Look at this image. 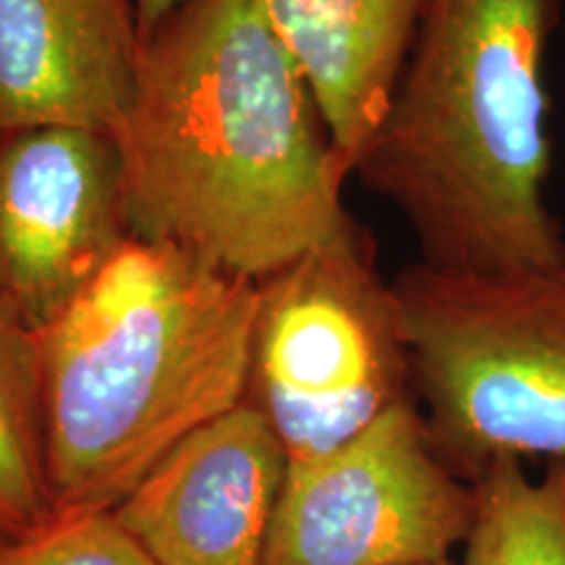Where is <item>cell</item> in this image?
Returning <instances> with one entry per match:
<instances>
[{"instance_id": "cell-10", "label": "cell", "mask_w": 565, "mask_h": 565, "mask_svg": "<svg viewBox=\"0 0 565 565\" xmlns=\"http://www.w3.org/2000/svg\"><path fill=\"white\" fill-rule=\"evenodd\" d=\"M353 173L383 121L427 0H254Z\"/></svg>"}, {"instance_id": "cell-6", "label": "cell", "mask_w": 565, "mask_h": 565, "mask_svg": "<svg viewBox=\"0 0 565 565\" xmlns=\"http://www.w3.org/2000/svg\"><path fill=\"white\" fill-rule=\"evenodd\" d=\"M475 508V484L437 454L408 398L341 448L286 463L263 565L454 561Z\"/></svg>"}, {"instance_id": "cell-11", "label": "cell", "mask_w": 565, "mask_h": 565, "mask_svg": "<svg viewBox=\"0 0 565 565\" xmlns=\"http://www.w3.org/2000/svg\"><path fill=\"white\" fill-rule=\"evenodd\" d=\"M53 519L38 335L0 303V545L26 540Z\"/></svg>"}, {"instance_id": "cell-15", "label": "cell", "mask_w": 565, "mask_h": 565, "mask_svg": "<svg viewBox=\"0 0 565 565\" xmlns=\"http://www.w3.org/2000/svg\"><path fill=\"white\" fill-rule=\"evenodd\" d=\"M433 565H461L458 561H443V563H433Z\"/></svg>"}, {"instance_id": "cell-1", "label": "cell", "mask_w": 565, "mask_h": 565, "mask_svg": "<svg viewBox=\"0 0 565 565\" xmlns=\"http://www.w3.org/2000/svg\"><path fill=\"white\" fill-rule=\"evenodd\" d=\"M129 236L263 282L353 231L349 166L254 0H186L139 40L108 134Z\"/></svg>"}, {"instance_id": "cell-9", "label": "cell", "mask_w": 565, "mask_h": 565, "mask_svg": "<svg viewBox=\"0 0 565 565\" xmlns=\"http://www.w3.org/2000/svg\"><path fill=\"white\" fill-rule=\"evenodd\" d=\"M137 51L129 0H0V134H110L129 100Z\"/></svg>"}, {"instance_id": "cell-8", "label": "cell", "mask_w": 565, "mask_h": 565, "mask_svg": "<svg viewBox=\"0 0 565 565\" xmlns=\"http://www.w3.org/2000/svg\"><path fill=\"white\" fill-rule=\"evenodd\" d=\"M286 454L249 401L141 479L113 511L154 565H263Z\"/></svg>"}, {"instance_id": "cell-5", "label": "cell", "mask_w": 565, "mask_h": 565, "mask_svg": "<svg viewBox=\"0 0 565 565\" xmlns=\"http://www.w3.org/2000/svg\"><path fill=\"white\" fill-rule=\"evenodd\" d=\"M246 401L286 463L312 461L414 398L393 286L353 228L259 282Z\"/></svg>"}, {"instance_id": "cell-7", "label": "cell", "mask_w": 565, "mask_h": 565, "mask_svg": "<svg viewBox=\"0 0 565 565\" xmlns=\"http://www.w3.org/2000/svg\"><path fill=\"white\" fill-rule=\"evenodd\" d=\"M0 141V303L40 330L129 236L108 134L40 126Z\"/></svg>"}, {"instance_id": "cell-14", "label": "cell", "mask_w": 565, "mask_h": 565, "mask_svg": "<svg viewBox=\"0 0 565 565\" xmlns=\"http://www.w3.org/2000/svg\"><path fill=\"white\" fill-rule=\"evenodd\" d=\"M129 3H131L134 26H137V34L141 40L152 30H158L162 21L171 17L179 6L186 3V0H129Z\"/></svg>"}, {"instance_id": "cell-3", "label": "cell", "mask_w": 565, "mask_h": 565, "mask_svg": "<svg viewBox=\"0 0 565 565\" xmlns=\"http://www.w3.org/2000/svg\"><path fill=\"white\" fill-rule=\"evenodd\" d=\"M259 282L126 236L34 330L55 515L113 513L202 427L246 401Z\"/></svg>"}, {"instance_id": "cell-4", "label": "cell", "mask_w": 565, "mask_h": 565, "mask_svg": "<svg viewBox=\"0 0 565 565\" xmlns=\"http://www.w3.org/2000/svg\"><path fill=\"white\" fill-rule=\"evenodd\" d=\"M412 391L445 463L475 482L494 458L565 466V267L393 282Z\"/></svg>"}, {"instance_id": "cell-12", "label": "cell", "mask_w": 565, "mask_h": 565, "mask_svg": "<svg viewBox=\"0 0 565 565\" xmlns=\"http://www.w3.org/2000/svg\"><path fill=\"white\" fill-rule=\"evenodd\" d=\"M475 524L461 565H565V466L540 479L519 458H494L475 477Z\"/></svg>"}, {"instance_id": "cell-2", "label": "cell", "mask_w": 565, "mask_h": 565, "mask_svg": "<svg viewBox=\"0 0 565 565\" xmlns=\"http://www.w3.org/2000/svg\"><path fill=\"white\" fill-rule=\"evenodd\" d=\"M565 0H427L383 121L356 160L458 273L565 267L550 210L547 55Z\"/></svg>"}, {"instance_id": "cell-13", "label": "cell", "mask_w": 565, "mask_h": 565, "mask_svg": "<svg viewBox=\"0 0 565 565\" xmlns=\"http://www.w3.org/2000/svg\"><path fill=\"white\" fill-rule=\"evenodd\" d=\"M0 565H154L113 513L55 515L38 534L0 545Z\"/></svg>"}]
</instances>
